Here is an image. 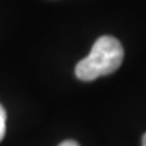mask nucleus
Returning <instances> with one entry per match:
<instances>
[{
	"label": "nucleus",
	"instance_id": "1",
	"mask_svg": "<svg viewBox=\"0 0 146 146\" xmlns=\"http://www.w3.org/2000/svg\"><path fill=\"white\" fill-rule=\"evenodd\" d=\"M125 57L123 46L116 38L103 35L95 41L91 53L76 65V77L81 81H92L114 73Z\"/></svg>",
	"mask_w": 146,
	"mask_h": 146
},
{
	"label": "nucleus",
	"instance_id": "2",
	"mask_svg": "<svg viewBox=\"0 0 146 146\" xmlns=\"http://www.w3.org/2000/svg\"><path fill=\"white\" fill-rule=\"evenodd\" d=\"M5 120H7L5 110L3 108V106L0 104V142L3 141V138L5 135Z\"/></svg>",
	"mask_w": 146,
	"mask_h": 146
},
{
	"label": "nucleus",
	"instance_id": "3",
	"mask_svg": "<svg viewBox=\"0 0 146 146\" xmlns=\"http://www.w3.org/2000/svg\"><path fill=\"white\" fill-rule=\"evenodd\" d=\"M58 146H80L76 141H72V139H68V141H64L61 142Z\"/></svg>",
	"mask_w": 146,
	"mask_h": 146
},
{
	"label": "nucleus",
	"instance_id": "4",
	"mask_svg": "<svg viewBox=\"0 0 146 146\" xmlns=\"http://www.w3.org/2000/svg\"><path fill=\"white\" fill-rule=\"evenodd\" d=\"M142 146H146V133L142 137Z\"/></svg>",
	"mask_w": 146,
	"mask_h": 146
}]
</instances>
